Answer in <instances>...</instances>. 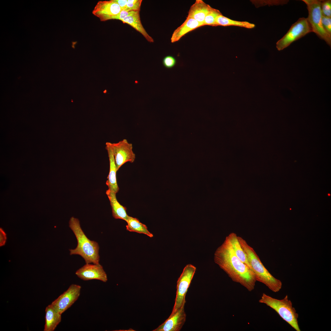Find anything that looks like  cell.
Returning a JSON list of instances; mask_svg holds the SVG:
<instances>
[{"label": "cell", "instance_id": "1", "mask_svg": "<svg viewBox=\"0 0 331 331\" xmlns=\"http://www.w3.org/2000/svg\"><path fill=\"white\" fill-rule=\"evenodd\" d=\"M214 260L233 281L249 291L254 289L256 280L253 270L236 256L227 236L216 250Z\"/></svg>", "mask_w": 331, "mask_h": 331}, {"label": "cell", "instance_id": "2", "mask_svg": "<svg viewBox=\"0 0 331 331\" xmlns=\"http://www.w3.org/2000/svg\"><path fill=\"white\" fill-rule=\"evenodd\" d=\"M69 226L74 234L77 245L74 249H70V255H78L84 260L86 263L99 264V247L97 242L89 239L82 230L78 219L71 217Z\"/></svg>", "mask_w": 331, "mask_h": 331}, {"label": "cell", "instance_id": "3", "mask_svg": "<svg viewBox=\"0 0 331 331\" xmlns=\"http://www.w3.org/2000/svg\"><path fill=\"white\" fill-rule=\"evenodd\" d=\"M240 244L246 255L254 274L256 281L262 283L274 292H278L282 287L281 281L274 277L264 265L253 249L241 237L238 236Z\"/></svg>", "mask_w": 331, "mask_h": 331}, {"label": "cell", "instance_id": "4", "mask_svg": "<svg viewBox=\"0 0 331 331\" xmlns=\"http://www.w3.org/2000/svg\"><path fill=\"white\" fill-rule=\"evenodd\" d=\"M259 302L274 310L296 331H301L298 323V314L292 306V303L287 295L283 299H278L263 293Z\"/></svg>", "mask_w": 331, "mask_h": 331}, {"label": "cell", "instance_id": "5", "mask_svg": "<svg viewBox=\"0 0 331 331\" xmlns=\"http://www.w3.org/2000/svg\"><path fill=\"white\" fill-rule=\"evenodd\" d=\"M302 1L307 5L308 12V16L307 18L311 27L312 32L331 46V36L325 31L322 25L321 0H302Z\"/></svg>", "mask_w": 331, "mask_h": 331}, {"label": "cell", "instance_id": "6", "mask_svg": "<svg viewBox=\"0 0 331 331\" xmlns=\"http://www.w3.org/2000/svg\"><path fill=\"white\" fill-rule=\"evenodd\" d=\"M312 32L311 27L307 18H299L292 24L291 28L281 39L276 43V48L282 50L292 43Z\"/></svg>", "mask_w": 331, "mask_h": 331}, {"label": "cell", "instance_id": "7", "mask_svg": "<svg viewBox=\"0 0 331 331\" xmlns=\"http://www.w3.org/2000/svg\"><path fill=\"white\" fill-rule=\"evenodd\" d=\"M196 269V267L193 265L188 264L184 268L182 273L178 278L175 303L172 314L175 313L185 305L186 293Z\"/></svg>", "mask_w": 331, "mask_h": 331}, {"label": "cell", "instance_id": "8", "mask_svg": "<svg viewBox=\"0 0 331 331\" xmlns=\"http://www.w3.org/2000/svg\"><path fill=\"white\" fill-rule=\"evenodd\" d=\"M116 169L127 162L133 163L135 155L133 150L132 144L124 139L117 143H111Z\"/></svg>", "mask_w": 331, "mask_h": 331}, {"label": "cell", "instance_id": "9", "mask_svg": "<svg viewBox=\"0 0 331 331\" xmlns=\"http://www.w3.org/2000/svg\"><path fill=\"white\" fill-rule=\"evenodd\" d=\"M81 286L72 284L68 289L61 294L51 304L62 314L69 308L78 299L80 294Z\"/></svg>", "mask_w": 331, "mask_h": 331}, {"label": "cell", "instance_id": "10", "mask_svg": "<svg viewBox=\"0 0 331 331\" xmlns=\"http://www.w3.org/2000/svg\"><path fill=\"white\" fill-rule=\"evenodd\" d=\"M75 274L84 281L96 280L106 282L108 280L107 275L100 264L86 263L78 269Z\"/></svg>", "mask_w": 331, "mask_h": 331}, {"label": "cell", "instance_id": "11", "mask_svg": "<svg viewBox=\"0 0 331 331\" xmlns=\"http://www.w3.org/2000/svg\"><path fill=\"white\" fill-rule=\"evenodd\" d=\"M119 5L114 0L99 1L92 11L93 14L101 21L112 19L122 11Z\"/></svg>", "mask_w": 331, "mask_h": 331}, {"label": "cell", "instance_id": "12", "mask_svg": "<svg viewBox=\"0 0 331 331\" xmlns=\"http://www.w3.org/2000/svg\"><path fill=\"white\" fill-rule=\"evenodd\" d=\"M185 305L175 313L172 314L162 324L153 331H180L184 324L186 315Z\"/></svg>", "mask_w": 331, "mask_h": 331}, {"label": "cell", "instance_id": "13", "mask_svg": "<svg viewBox=\"0 0 331 331\" xmlns=\"http://www.w3.org/2000/svg\"><path fill=\"white\" fill-rule=\"evenodd\" d=\"M105 145V149L107 151L109 162V171L107 177L106 184L108 187V189L116 193L119 190L116 178V173L117 171L111 143L107 142Z\"/></svg>", "mask_w": 331, "mask_h": 331}, {"label": "cell", "instance_id": "14", "mask_svg": "<svg viewBox=\"0 0 331 331\" xmlns=\"http://www.w3.org/2000/svg\"><path fill=\"white\" fill-rule=\"evenodd\" d=\"M202 26H204L203 24L192 18L186 17L184 22L173 32L171 38V42L178 41L188 32Z\"/></svg>", "mask_w": 331, "mask_h": 331}, {"label": "cell", "instance_id": "15", "mask_svg": "<svg viewBox=\"0 0 331 331\" xmlns=\"http://www.w3.org/2000/svg\"><path fill=\"white\" fill-rule=\"evenodd\" d=\"M212 8L202 0H196L191 6L187 17L192 18L203 24L206 16Z\"/></svg>", "mask_w": 331, "mask_h": 331}, {"label": "cell", "instance_id": "16", "mask_svg": "<svg viewBox=\"0 0 331 331\" xmlns=\"http://www.w3.org/2000/svg\"><path fill=\"white\" fill-rule=\"evenodd\" d=\"M139 12L140 10L131 11L130 14L121 21L128 24L141 33L149 42L153 43L154 39L148 34L142 24Z\"/></svg>", "mask_w": 331, "mask_h": 331}, {"label": "cell", "instance_id": "17", "mask_svg": "<svg viewBox=\"0 0 331 331\" xmlns=\"http://www.w3.org/2000/svg\"><path fill=\"white\" fill-rule=\"evenodd\" d=\"M106 193L110 202L113 217L115 219H121L126 221L129 216L127 213L126 208L118 202L116 197V193L108 189Z\"/></svg>", "mask_w": 331, "mask_h": 331}, {"label": "cell", "instance_id": "18", "mask_svg": "<svg viewBox=\"0 0 331 331\" xmlns=\"http://www.w3.org/2000/svg\"><path fill=\"white\" fill-rule=\"evenodd\" d=\"M45 324L44 331H53L60 323L61 314L51 304L45 310Z\"/></svg>", "mask_w": 331, "mask_h": 331}, {"label": "cell", "instance_id": "19", "mask_svg": "<svg viewBox=\"0 0 331 331\" xmlns=\"http://www.w3.org/2000/svg\"><path fill=\"white\" fill-rule=\"evenodd\" d=\"M126 222V228L128 231L145 234L150 238L153 237V234L148 230L146 226L138 219L129 216Z\"/></svg>", "mask_w": 331, "mask_h": 331}, {"label": "cell", "instance_id": "20", "mask_svg": "<svg viewBox=\"0 0 331 331\" xmlns=\"http://www.w3.org/2000/svg\"><path fill=\"white\" fill-rule=\"evenodd\" d=\"M227 236L236 256L241 261L252 270L246 255L240 244L237 234L232 232L230 234Z\"/></svg>", "mask_w": 331, "mask_h": 331}, {"label": "cell", "instance_id": "21", "mask_svg": "<svg viewBox=\"0 0 331 331\" xmlns=\"http://www.w3.org/2000/svg\"><path fill=\"white\" fill-rule=\"evenodd\" d=\"M215 25L224 26H235L248 29L253 28L254 24L246 21H238L231 20L222 14L218 16L215 20Z\"/></svg>", "mask_w": 331, "mask_h": 331}, {"label": "cell", "instance_id": "22", "mask_svg": "<svg viewBox=\"0 0 331 331\" xmlns=\"http://www.w3.org/2000/svg\"><path fill=\"white\" fill-rule=\"evenodd\" d=\"M221 14H222L219 10L212 8L204 18L203 22L204 26H216V19L218 16Z\"/></svg>", "mask_w": 331, "mask_h": 331}, {"label": "cell", "instance_id": "23", "mask_svg": "<svg viewBox=\"0 0 331 331\" xmlns=\"http://www.w3.org/2000/svg\"><path fill=\"white\" fill-rule=\"evenodd\" d=\"M321 10L323 16L331 17V1L321 0Z\"/></svg>", "mask_w": 331, "mask_h": 331}, {"label": "cell", "instance_id": "24", "mask_svg": "<svg viewBox=\"0 0 331 331\" xmlns=\"http://www.w3.org/2000/svg\"><path fill=\"white\" fill-rule=\"evenodd\" d=\"M142 0H127L124 10L127 11L140 10Z\"/></svg>", "mask_w": 331, "mask_h": 331}, {"label": "cell", "instance_id": "25", "mask_svg": "<svg viewBox=\"0 0 331 331\" xmlns=\"http://www.w3.org/2000/svg\"><path fill=\"white\" fill-rule=\"evenodd\" d=\"M162 63L164 66L167 68H171L173 67L176 64V60L172 56L167 55L163 59Z\"/></svg>", "mask_w": 331, "mask_h": 331}, {"label": "cell", "instance_id": "26", "mask_svg": "<svg viewBox=\"0 0 331 331\" xmlns=\"http://www.w3.org/2000/svg\"><path fill=\"white\" fill-rule=\"evenodd\" d=\"M321 22L324 29L331 36V17L322 15Z\"/></svg>", "mask_w": 331, "mask_h": 331}, {"label": "cell", "instance_id": "27", "mask_svg": "<svg viewBox=\"0 0 331 331\" xmlns=\"http://www.w3.org/2000/svg\"><path fill=\"white\" fill-rule=\"evenodd\" d=\"M131 11H127L122 10L117 15L114 16L112 19L119 20L122 21L126 17L128 16L131 13Z\"/></svg>", "mask_w": 331, "mask_h": 331}, {"label": "cell", "instance_id": "28", "mask_svg": "<svg viewBox=\"0 0 331 331\" xmlns=\"http://www.w3.org/2000/svg\"><path fill=\"white\" fill-rule=\"evenodd\" d=\"M6 234L1 228H0V246L4 245L6 242L7 239Z\"/></svg>", "mask_w": 331, "mask_h": 331}, {"label": "cell", "instance_id": "29", "mask_svg": "<svg viewBox=\"0 0 331 331\" xmlns=\"http://www.w3.org/2000/svg\"><path fill=\"white\" fill-rule=\"evenodd\" d=\"M114 1L117 3L120 7H121L122 10H124L126 4L127 2V0H114Z\"/></svg>", "mask_w": 331, "mask_h": 331}, {"label": "cell", "instance_id": "30", "mask_svg": "<svg viewBox=\"0 0 331 331\" xmlns=\"http://www.w3.org/2000/svg\"><path fill=\"white\" fill-rule=\"evenodd\" d=\"M328 195H329H329H330L329 194H328Z\"/></svg>", "mask_w": 331, "mask_h": 331}]
</instances>
